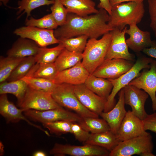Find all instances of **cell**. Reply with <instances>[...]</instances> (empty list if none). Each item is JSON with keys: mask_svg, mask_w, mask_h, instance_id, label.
<instances>
[{"mask_svg": "<svg viewBox=\"0 0 156 156\" xmlns=\"http://www.w3.org/2000/svg\"><path fill=\"white\" fill-rule=\"evenodd\" d=\"M18 106L24 111L30 109L42 111L63 107L54 100L51 93L36 90L29 86Z\"/></svg>", "mask_w": 156, "mask_h": 156, "instance_id": "obj_7", "label": "cell"}, {"mask_svg": "<svg viewBox=\"0 0 156 156\" xmlns=\"http://www.w3.org/2000/svg\"><path fill=\"white\" fill-rule=\"evenodd\" d=\"M72 122L66 120H60L44 123L42 125L51 133L59 135L68 133H71Z\"/></svg>", "mask_w": 156, "mask_h": 156, "instance_id": "obj_36", "label": "cell"}, {"mask_svg": "<svg viewBox=\"0 0 156 156\" xmlns=\"http://www.w3.org/2000/svg\"><path fill=\"white\" fill-rule=\"evenodd\" d=\"M84 84L91 90L107 100L113 87L109 79L97 77L92 74L89 75Z\"/></svg>", "mask_w": 156, "mask_h": 156, "instance_id": "obj_24", "label": "cell"}, {"mask_svg": "<svg viewBox=\"0 0 156 156\" xmlns=\"http://www.w3.org/2000/svg\"><path fill=\"white\" fill-rule=\"evenodd\" d=\"M150 68H144L137 77L128 84L143 90L150 96L152 108L156 111V61L153 60Z\"/></svg>", "mask_w": 156, "mask_h": 156, "instance_id": "obj_11", "label": "cell"}, {"mask_svg": "<svg viewBox=\"0 0 156 156\" xmlns=\"http://www.w3.org/2000/svg\"><path fill=\"white\" fill-rule=\"evenodd\" d=\"M22 79L30 88L44 92L52 93L57 85L52 80L31 76H26Z\"/></svg>", "mask_w": 156, "mask_h": 156, "instance_id": "obj_29", "label": "cell"}, {"mask_svg": "<svg viewBox=\"0 0 156 156\" xmlns=\"http://www.w3.org/2000/svg\"><path fill=\"white\" fill-rule=\"evenodd\" d=\"M23 109L18 108L14 104L8 99L7 94H1L0 96V114L9 122L16 123L21 120H24L30 125L44 132L47 135L49 134L47 131L40 126L31 123L26 117L22 114Z\"/></svg>", "mask_w": 156, "mask_h": 156, "instance_id": "obj_18", "label": "cell"}, {"mask_svg": "<svg viewBox=\"0 0 156 156\" xmlns=\"http://www.w3.org/2000/svg\"><path fill=\"white\" fill-rule=\"evenodd\" d=\"M142 52L149 57L156 59V40H152L151 46L144 49Z\"/></svg>", "mask_w": 156, "mask_h": 156, "instance_id": "obj_41", "label": "cell"}, {"mask_svg": "<svg viewBox=\"0 0 156 156\" xmlns=\"http://www.w3.org/2000/svg\"><path fill=\"white\" fill-rule=\"evenodd\" d=\"M118 93V100L115 106L109 111L103 112L99 115L107 122L110 130L116 134L127 112L125 108L123 88Z\"/></svg>", "mask_w": 156, "mask_h": 156, "instance_id": "obj_20", "label": "cell"}, {"mask_svg": "<svg viewBox=\"0 0 156 156\" xmlns=\"http://www.w3.org/2000/svg\"><path fill=\"white\" fill-rule=\"evenodd\" d=\"M134 64L133 61L121 58L104 60L92 74L107 79H116L128 71Z\"/></svg>", "mask_w": 156, "mask_h": 156, "instance_id": "obj_10", "label": "cell"}, {"mask_svg": "<svg viewBox=\"0 0 156 156\" xmlns=\"http://www.w3.org/2000/svg\"><path fill=\"white\" fill-rule=\"evenodd\" d=\"M112 36L109 32L100 39L90 38L83 53L82 63L92 74L103 62L110 45Z\"/></svg>", "mask_w": 156, "mask_h": 156, "instance_id": "obj_3", "label": "cell"}, {"mask_svg": "<svg viewBox=\"0 0 156 156\" xmlns=\"http://www.w3.org/2000/svg\"><path fill=\"white\" fill-rule=\"evenodd\" d=\"M154 145L150 133L120 142L110 152L109 156H154Z\"/></svg>", "mask_w": 156, "mask_h": 156, "instance_id": "obj_5", "label": "cell"}, {"mask_svg": "<svg viewBox=\"0 0 156 156\" xmlns=\"http://www.w3.org/2000/svg\"><path fill=\"white\" fill-rule=\"evenodd\" d=\"M14 33L20 37L34 41L40 47H46L59 42L54 35L53 30L26 26L16 29Z\"/></svg>", "mask_w": 156, "mask_h": 156, "instance_id": "obj_13", "label": "cell"}, {"mask_svg": "<svg viewBox=\"0 0 156 156\" xmlns=\"http://www.w3.org/2000/svg\"><path fill=\"white\" fill-rule=\"evenodd\" d=\"M100 2L97 5L99 9H103L106 10L109 14H110L112 7L109 0H99Z\"/></svg>", "mask_w": 156, "mask_h": 156, "instance_id": "obj_42", "label": "cell"}, {"mask_svg": "<svg viewBox=\"0 0 156 156\" xmlns=\"http://www.w3.org/2000/svg\"><path fill=\"white\" fill-rule=\"evenodd\" d=\"M109 15L103 9L98 13L81 16L68 13L66 21L54 30L57 39L86 35L90 38L97 39L114 29L108 23Z\"/></svg>", "mask_w": 156, "mask_h": 156, "instance_id": "obj_1", "label": "cell"}, {"mask_svg": "<svg viewBox=\"0 0 156 156\" xmlns=\"http://www.w3.org/2000/svg\"><path fill=\"white\" fill-rule=\"evenodd\" d=\"M148 12L151 20L150 27L156 38V0H148Z\"/></svg>", "mask_w": 156, "mask_h": 156, "instance_id": "obj_39", "label": "cell"}, {"mask_svg": "<svg viewBox=\"0 0 156 156\" xmlns=\"http://www.w3.org/2000/svg\"><path fill=\"white\" fill-rule=\"evenodd\" d=\"M27 83L22 79L0 83V94H11L16 98L18 105L23 100L28 87Z\"/></svg>", "mask_w": 156, "mask_h": 156, "instance_id": "obj_25", "label": "cell"}, {"mask_svg": "<svg viewBox=\"0 0 156 156\" xmlns=\"http://www.w3.org/2000/svg\"><path fill=\"white\" fill-rule=\"evenodd\" d=\"M40 47L34 41L20 37L8 50L6 54L7 56L17 58L35 56Z\"/></svg>", "mask_w": 156, "mask_h": 156, "instance_id": "obj_21", "label": "cell"}, {"mask_svg": "<svg viewBox=\"0 0 156 156\" xmlns=\"http://www.w3.org/2000/svg\"><path fill=\"white\" fill-rule=\"evenodd\" d=\"M90 75L80 61L72 67L58 72L53 81L57 84L65 83L75 85L84 83Z\"/></svg>", "mask_w": 156, "mask_h": 156, "instance_id": "obj_19", "label": "cell"}, {"mask_svg": "<svg viewBox=\"0 0 156 156\" xmlns=\"http://www.w3.org/2000/svg\"><path fill=\"white\" fill-rule=\"evenodd\" d=\"M125 27L122 30L114 29L110 32L112 39L105 60L121 58L134 62L135 56L129 52L126 42Z\"/></svg>", "mask_w": 156, "mask_h": 156, "instance_id": "obj_15", "label": "cell"}, {"mask_svg": "<svg viewBox=\"0 0 156 156\" xmlns=\"http://www.w3.org/2000/svg\"><path fill=\"white\" fill-rule=\"evenodd\" d=\"M145 0H109L112 6L124 2L130 1L143 2Z\"/></svg>", "mask_w": 156, "mask_h": 156, "instance_id": "obj_43", "label": "cell"}, {"mask_svg": "<svg viewBox=\"0 0 156 156\" xmlns=\"http://www.w3.org/2000/svg\"><path fill=\"white\" fill-rule=\"evenodd\" d=\"M25 58H17L8 56L6 57L1 56L0 82L7 80L16 66Z\"/></svg>", "mask_w": 156, "mask_h": 156, "instance_id": "obj_32", "label": "cell"}, {"mask_svg": "<svg viewBox=\"0 0 156 156\" xmlns=\"http://www.w3.org/2000/svg\"><path fill=\"white\" fill-rule=\"evenodd\" d=\"M54 0H20L18 2V10L17 14L18 15L23 12L19 18L23 14H26V19L31 16V12L34 9L40 6L53 4Z\"/></svg>", "mask_w": 156, "mask_h": 156, "instance_id": "obj_33", "label": "cell"}, {"mask_svg": "<svg viewBox=\"0 0 156 156\" xmlns=\"http://www.w3.org/2000/svg\"><path fill=\"white\" fill-rule=\"evenodd\" d=\"M149 133L144 129L142 120L131 111H127L116 134L120 142L135 137L146 135Z\"/></svg>", "mask_w": 156, "mask_h": 156, "instance_id": "obj_12", "label": "cell"}, {"mask_svg": "<svg viewBox=\"0 0 156 156\" xmlns=\"http://www.w3.org/2000/svg\"><path fill=\"white\" fill-rule=\"evenodd\" d=\"M33 156H46L47 154L44 152L42 151H38L33 154Z\"/></svg>", "mask_w": 156, "mask_h": 156, "instance_id": "obj_44", "label": "cell"}, {"mask_svg": "<svg viewBox=\"0 0 156 156\" xmlns=\"http://www.w3.org/2000/svg\"><path fill=\"white\" fill-rule=\"evenodd\" d=\"M122 88L125 104L129 105L133 113L143 120L148 114L144 105L148 94L144 90L131 85L128 84Z\"/></svg>", "mask_w": 156, "mask_h": 156, "instance_id": "obj_14", "label": "cell"}, {"mask_svg": "<svg viewBox=\"0 0 156 156\" xmlns=\"http://www.w3.org/2000/svg\"><path fill=\"white\" fill-rule=\"evenodd\" d=\"M145 131L150 130L156 134V111L150 114H147L142 120Z\"/></svg>", "mask_w": 156, "mask_h": 156, "instance_id": "obj_40", "label": "cell"}, {"mask_svg": "<svg viewBox=\"0 0 156 156\" xmlns=\"http://www.w3.org/2000/svg\"><path fill=\"white\" fill-rule=\"evenodd\" d=\"M25 22L26 26L43 29L55 30L58 26L51 13L39 19H35L31 17L29 18L26 19Z\"/></svg>", "mask_w": 156, "mask_h": 156, "instance_id": "obj_35", "label": "cell"}, {"mask_svg": "<svg viewBox=\"0 0 156 156\" xmlns=\"http://www.w3.org/2000/svg\"><path fill=\"white\" fill-rule=\"evenodd\" d=\"M58 44L57 46L51 48L40 47L37 53L34 56L36 63H54L64 48L61 44Z\"/></svg>", "mask_w": 156, "mask_h": 156, "instance_id": "obj_27", "label": "cell"}, {"mask_svg": "<svg viewBox=\"0 0 156 156\" xmlns=\"http://www.w3.org/2000/svg\"><path fill=\"white\" fill-rule=\"evenodd\" d=\"M74 88L77 97L85 107L99 116L103 111L106 99L91 90L84 83L74 85Z\"/></svg>", "mask_w": 156, "mask_h": 156, "instance_id": "obj_16", "label": "cell"}, {"mask_svg": "<svg viewBox=\"0 0 156 156\" xmlns=\"http://www.w3.org/2000/svg\"><path fill=\"white\" fill-rule=\"evenodd\" d=\"M58 71L55 63H36L34 66V71L31 76L53 81Z\"/></svg>", "mask_w": 156, "mask_h": 156, "instance_id": "obj_34", "label": "cell"}, {"mask_svg": "<svg viewBox=\"0 0 156 156\" xmlns=\"http://www.w3.org/2000/svg\"><path fill=\"white\" fill-rule=\"evenodd\" d=\"M53 18L60 26L65 22L68 13L66 8L60 0H54V2L50 8Z\"/></svg>", "mask_w": 156, "mask_h": 156, "instance_id": "obj_37", "label": "cell"}, {"mask_svg": "<svg viewBox=\"0 0 156 156\" xmlns=\"http://www.w3.org/2000/svg\"><path fill=\"white\" fill-rule=\"evenodd\" d=\"M150 57L139 55L132 67L127 72L118 78L108 79L112 83L113 88L105 104L103 112L111 110L116 105L115 97L117 94L133 79L137 77L140 72L144 68H150V64L153 60Z\"/></svg>", "mask_w": 156, "mask_h": 156, "instance_id": "obj_4", "label": "cell"}, {"mask_svg": "<svg viewBox=\"0 0 156 156\" xmlns=\"http://www.w3.org/2000/svg\"><path fill=\"white\" fill-rule=\"evenodd\" d=\"M145 12L143 2L130 1L112 6L108 24L113 29L122 30L127 25L141 21Z\"/></svg>", "mask_w": 156, "mask_h": 156, "instance_id": "obj_2", "label": "cell"}, {"mask_svg": "<svg viewBox=\"0 0 156 156\" xmlns=\"http://www.w3.org/2000/svg\"><path fill=\"white\" fill-rule=\"evenodd\" d=\"M2 1L4 4L6 5L8 2L9 0H0Z\"/></svg>", "mask_w": 156, "mask_h": 156, "instance_id": "obj_45", "label": "cell"}, {"mask_svg": "<svg viewBox=\"0 0 156 156\" xmlns=\"http://www.w3.org/2000/svg\"><path fill=\"white\" fill-rule=\"evenodd\" d=\"M74 86L65 83L57 84L51 93L52 97L60 106L73 110L82 118L99 117V115L87 109L80 102L75 94Z\"/></svg>", "mask_w": 156, "mask_h": 156, "instance_id": "obj_6", "label": "cell"}, {"mask_svg": "<svg viewBox=\"0 0 156 156\" xmlns=\"http://www.w3.org/2000/svg\"><path fill=\"white\" fill-rule=\"evenodd\" d=\"M125 28V34L129 36L126 42L128 48L133 51L138 53L151 46L152 40L149 31L142 30L136 24L129 25L128 29L127 27Z\"/></svg>", "mask_w": 156, "mask_h": 156, "instance_id": "obj_17", "label": "cell"}, {"mask_svg": "<svg viewBox=\"0 0 156 156\" xmlns=\"http://www.w3.org/2000/svg\"><path fill=\"white\" fill-rule=\"evenodd\" d=\"M84 129L91 133H96L110 130L109 125L103 118L99 117L83 118L78 123Z\"/></svg>", "mask_w": 156, "mask_h": 156, "instance_id": "obj_28", "label": "cell"}, {"mask_svg": "<svg viewBox=\"0 0 156 156\" xmlns=\"http://www.w3.org/2000/svg\"><path fill=\"white\" fill-rule=\"evenodd\" d=\"M68 13L85 16L98 13L95 3L92 0H60Z\"/></svg>", "mask_w": 156, "mask_h": 156, "instance_id": "obj_22", "label": "cell"}, {"mask_svg": "<svg viewBox=\"0 0 156 156\" xmlns=\"http://www.w3.org/2000/svg\"><path fill=\"white\" fill-rule=\"evenodd\" d=\"M88 37L81 35L69 38L58 39L59 42L68 50L72 52L83 53L87 42Z\"/></svg>", "mask_w": 156, "mask_h": 156, "instance_id": "obj_30", "label": "cell"}, {"mask_svg": "<svg viewBox=\"0 0 156 156\" xmlns=\"http://www.w3.org/2000/svg\"><path fill=\"white\" fill-rule=\"evenodd\" d=\"M110 151L103 147L88 144L77 146L55 143L49 153L54 156H107Z\"/></svg>", "mask_w": 156, "mask_h": 156, "instance_id": "obj_9", "label": "cell"}, {"mask_svg": "<svg viewBox=\"0 0 156 156\" xmlns=\"http://www.w3.org/2000/svg\"><path fill=\"white\" fill-rule=\"evenodd\" d=\"M120 142L116 134L109 130L98 133H90L88 139L83 144L100 146L110 152Z\"/></svg>", "mask_w": 156, "mask_h": 156, "instance_id": "obj_23", "label": "cell"}, {"mask_svg": "<svg viewBox=\"0 0 156 156\" xmlns=\"http://www.w3.org/2000/svg\"><path fill=\"white\" fill-rule=\"evenodd\" d=\"M71 133L74 135L76 140L83 144L87 140L90 134L78 123L75 122L72 123Z\"/></svg>", "mask_w": 156, "mask_h": 156, "instance_id": "obj_38", "label": "cell"}, {"mask_svg": "<svg viewBox=\"0 0 156 156\" xmlns=\"http://www.w3.org/2000/svg\"><path fill=\"white\" fill-rule=\"evenodd\" d=\"M36 63L34 56L25 57L16 66L7 80L11 81L22 79Z\"/></svg>", "mask_w": 156, "mask_h": 156, "instance_id": "obj_31", "label": "cell"}, {"mask_svg": "<svg viewBox=\"0 0 156 156\" xmlns=\"http://www.w3.org/2000/svg\"><path fill=\"white\" fill-rule=\"evenodd\" d=\"M24 112L26 117L42 124L60 120L79 123L83 119L76 113L69 111L63 107L42 111L30 109Z\"/></svg>", "mask_w": 156, "mask_h": 156, "instance_id": "obj_8", "label": "cell"}, {"mask_svg": "<svg viewBox=\"0 0 156 156\" xmlns=\"http://www.w3.org/2000/svg\"><path fill=\"white\" fill-rule=\"evenodd\" d=\"M82 53L70 51L64 48L54 62L58 72L69 68L81 61Z\"/></svg>", "mask_w": 156, "mask_h": 156, "instance_id": "obj_26", "label": "cell"}]
</instances>
